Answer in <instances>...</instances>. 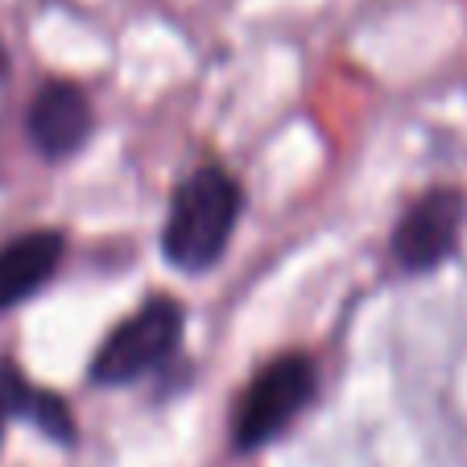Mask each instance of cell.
Wrapping results in <instances>:
<instances>
[{"label": "cell", "instance_id": "4", "mask_svg": "<svg viewBox=\"0 0 467 467\" xmlns=\"http://www.w3.org/2000/svg\"><path fill=\"white\" fill-rule=\"evenodd\" d=\"M463 194L459 191H426L393 228V256L406 274H426L455 253Z\"/></svg>", "mask_w": 467, "mask_h": 467}, {"label": "cell", "instance_id": "3", "mask_svg": "<svg viewBox=\"0 0 467 467\" xmlns=\"http://www.w3.org/2000/svg\"><path fill=\"white\" fill-rule=\"evenodd\" d=\"M182 327L186 315L174 298H166V294L150 298L132 318H124L108 336V344L96 352L91 380L96 385H132V380L150 377L153 368H161L178 352Z\"/></svg>", "mask_w": 467, "mask_h": 467}, {"label": "cell", "instance_id": "8", "mask_svg": "<svg viewBox=\"0 0 467 467\" xmlns=\"http://www.w3.org/2000/svg\"><path fill=\"white\" fill-rule=\"evenodd\" d=\"M5 75H9V54L0 50V79H5Z\"/></svg>", "mask_w": 467, "mask_h": 467}, {"label": "cell", "instance_id": "9", "mask_svg": "<svg viewBox=\"0 0 467 467\" xmlns=\"http://www.w3.org/2000/svg\"><path fill=\"white\" fill-rule=\"evenodd\" d=\"M5 426H9V418L0 414V442H5Z\"/></svg>", "mask_w": 467, "mask_h": 467}, {"label": "cell", "instance_id": "6", "mask_svg": "<svg viewBox=\"0 0 467 467\" xmlns=\"http://www.w3.org/2000/svg\"><path fill=\"white\" fill-rule=\"evenodd\" d=\"M62 253H67V240L62 232H26L13 244L0 248V310L26 302L29 294H37L46 282L54 277Z\"/></svg>", "mask_w": 467, "mask_h": 467}, {"label": "cell", "instance_id": "2", "mask_svg": "<svg viewBox=\"0 0 467 467\" xmlns=\"http://www.w3.org/2000/svg\"><path fill=\"white\" fill-rule=\"evenodd\" d=\"M315 385H318L315 360L302 352L277 356V360L265 364L253 377V385L244 389V397H240L236 422H232L236 451H261L274 439H282L285 426L310 406Z\"/></svg>", "mask_w": 467, "mask_h": 467}, {"label": "cell", "instance_id": "7", "mask_svg": "<svg viewBox=\"0 0 467 467\" xmlns=\"http://www.w3.org/2000/svg\"><path fill=\"white\" fill-rule=\"evenodd\" d=\"M0 414L9 418V422L13 418L34 422L37 431H42L46 439H54L58 447H75V439H79V426H75L71 406H67L58 393L26 380L13 360L0 364Z\"/></svg>", "mask_w": 467, "mask_h": 467}, {"label": "cell", "instance_id": "1", "mask_svg": "<svg viewBox=\"0 0 467 467\" xmlns=\"http://www.w3.org/2000/svg\"><path fill=\"white\" fill-rule=\"evenodd\" d=\"M244 191L220 166H199L178 182L170 220L161 228V253L182 274H203L223 256L236 232Z\"/></svg>", "mask_w": 467, "mask_h": 467}, {"label": "cell", "instance_id": "5", "mask_svg": "<svg viewBox=\"0 0 467 467\" xmlns=\"http://www.w3.org/2000/svg\"><path fill=\"white\" fill-rule=\"evenodd\" d=\"M91 124H96V116H91L88 96H83V88H75V83H67V79L46 83L34 96L29 116H26L29 141L50 161L71 158L75 150H83L91 137Z\"/></svg>", "mask_w": 467, "mask_h": 467}]
</instances>
